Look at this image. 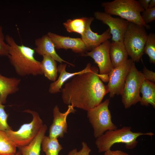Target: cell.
Masks as SVG:
<instances>
[{
  "label": "cell",
  "mask_w": 155,
  "mask_h": 155,
  "mask_svg": "<svg viewBox=\"0 0 155 155\" xmlns=\"http://www.w3.org/2000/svg\"><path fill=\"white\" fill-rule=\"evenodd\" d=\"M100 77L95 66L90 71L73 77L61 89L63 102L87 111L99 104L108 93Z\"/></svg>",
  "instance_id": "1"
},
{
  "label": "cell",
  "mask_w": 155,
  "mask_h": 155,
  "mask_svg": "<svg viewBox=\"0 0 155 155\" xmlns=\"http://www.w3.org/2000/svg\"><path fill=\"white\" fill-rule=\"evenodd\" d=\"M5 40L9 46L7 57L17 74L23 77L43 75L40 62L34 57V49L18 44L9 35L5 36Z\"/></svg>",
  "instance_id": "2"
},
{
  "label": "cell",
  "mask_w": 155,
  "mask_h": 155,
  "mask_svg": "<svg viewBox=\"0 0 155 155\" xmlns=\"http://www.w3.org/2000/svg\"><path fill=\"white\" fill-rule=\"evenodd\" d=\"M131 127L124 126L120 129L107 131L96 138L95 143L99 152H105L111 150L112 146L117 143L124 144L128 149L136 147L138 142L137 139L140 136L154 135L152 132L142 133L133 132Z\"/></svg>",
  "instance_id": "3"
},
{
  "label": "cell",
  "mask_w": 155,
  "mask_h": 155,
  "mask_svg": "<svg viewBox=\"0 0 155 155\" xmlns=\"http://www.w3.org/2000/svg\"><path fill=\"white\" fill-rule=\"evenodd\" d=\"M101 6L107 13L119 16L129 22L150 29V26L146 24L142 19L141 13L144 10L137 1L114 0L103 2Z\"/></svg>",
  "instance_id": "4"
},
{
  "label": "cell",
  "mask_w": 155,
  "mask_h": 155,
  "mask_svg": "<svg viewBox=\"0 0 155 155\" xmlns=\"http://www.w3.org/2000/svg\"><path fill=\"white\" fill-rule=\"evenodd\" d=\"M146 28L129 22L123 42L128 55L134 62H138L144 54L148 35Z\"/></svg>",
  "instance_id": "5"
},
{
  "label": "cell",
  "mask_w": 155,
  "mask_h": 155,
  "mask_svg": "<svg viewBox=\"0 0 155 155\" xmlns=\"http://www.w3.org/2000/svg\"><path fill=\"white\" fill-rule=\"evenodd\" d=\"M109 103V99H106L87 111V117L93 128L94 136L96 138L107 131L117 128L112 121L111 113L108 108Z\"/></svg>",
  "instance_id": "6"
},
{
  "label": "cell",
  "mask_w": 155,
  "mask_h": 155,
  "mask_svg": "<svg viewBox=\"0 0 155 155\" xmlns=\"http://www.w3.org/2000/svg\"><path fill=\"white\" fill-rule=\"evenodd\" d=\"M24 112L32 115V121L29 123L23 124L16 131L11 129L5 131L18 148L27 145L31 142L43 125L42 120L36 112L30 109L25 110Z\"/></svg>",
  "instance_id": "7"
},
{
  "label": "cell",
  "mask_w": 155,
  "mask_h": 155,
  "mask_svg": "<svg viewBox=\"0 0 155 155\" xmlns=\"http://www.w3.org/2000/svg\"><path fill=\"white\" fill-rule=\"evenodd\" d=\"M145 79L143 73L138 70L133 61L121 95L125 108H128L140 102L141 98L140 89Z\"/></svg>",
  "instance_id": "8"
},
{
  "label": "cell",
  "mask_w": 155,
  "mask_h": 155,
  "mask_svg": "<svg viewBox=\"0 0 155 155\" xmlns=\"http://www.w3.org/2000/svg\"><path fill=\"white\" fill-rule=\"evenodd\" d=\"M111 43L107 40L90 52L82 55L90 57L94 59L99 67L100 79L106 82H108V74L113 68L109 54Z\"/></svg>",
  "instance_id": "9"
},
{
  "label": "cell",
  "mask_w": 155,
  "mask_h": 155,
  "mask_svg": "<svg viewBox=\"0 0 155 155\" xmlns=\"http://www.w3.org/2000/svg\"><path fill=\"white\" fill-rule=\"evenodd\" d=\"M133 62L131 59H128L113 68L108 74V83L106 86L111 98L115 95L121 94Z\"/></svg>",
  "instance_id": "10"
},
{
  "label": "cell",
  "mask_w": 155,
  "mask_h": 155,
  "mask_svg": "<svg viewBox=\"0 0 155 155\" xmlns=\"http://www.w3.org/2000/svg\"><path fill=\"white\" fill-rule=\"evenodd\" d=\"M94 16L96 19L109 26L112 41L123 42L128 21L121 18L113 17L105 12L96 11Z\"/></svg>",
  "instance_id": "11"
},
{
  "label": "cell",
  "mask_w": 155,
  "mask_h": 155,
  "mask_svg": "<svg viewBox=\"0 0 155 155\" xmlns=\"http://www.w3.org/2000/svg\"><path fill=\"white\" fill-rule=\"evenodd\" d=\"M75 111L74 107L69 105L66 111L61 113L58 106L55 105L53 110V119L49 129V136L52 138L63 137L65 134L67 132V116L70 113H74Z\"/></svg>",
  "instance_id": "12"
},
{
  "label": "cell",
  "mask_w": 155,
  "mask_h": 155,
  "mask_svg": "<svg viewBox=\"0 0 155 155\" xmlns=\"http://www.w3.org/2000/svg\"><path fill=\"white\" fill-rule=\"evenodd\" d=\"M58 49H70L75 53L86 52L88 49L81 38H73L59 35L49 32L47 34Z\"/></svg>",
  "instance_id": "13"
},
{
  "label": "cell",
  "mask_w": 155,
  "mask_h": 155,
  "mask_svg": "<svg viewBox=\"0 0 155 155\" xmlns=\"http://www.w3.org/2000/svg\"><path fill=\"white\" fill-rule=\"evenodd\" d=\"M94 19V18L90 17L84 32L81 35V38L88 50L90 51L98 46L112 38L109 28L101 34H98L92 31L90 26Z\"/></svg>",
  "instance_id": "14"
},
{
  "label": "cell",
  "mask_w": 155,
  "mask_h": 155,
  "mask_svg": "<svg viewBox=\"0 0 155 155\" xmlns=\"http://www.w3.org/2000/svg\"><path fill=\"white\" fill-rule=\"evenodd\" d=\"M35 45L36 46L35 51L38 55H48L61 64L64 62L74 66L73 64L64 60L57 54L53 43L47 34L36 39Z\"/></svg>",
  "instance_id": "15"
},
{
  "label": "cell",
  "mask_w": 155,
  "mask_h": 155,
  "mask_svg": "<svg viewBox=\"0 0 155 155\" xmlns=\"http://www.w3.org/2000/svg\"><path fill=\"white\" fill-rule=\"evenodd\" d=\"M67 65V64L61 63L58 66V72L60 73L59 76L57 80L50 84L49 89L50 93L54 94L61 92L62 85L68 80L78 74L90 71L91 69V65L88 63L82 70L77 72L69 73L66 71Z\"/></svg>",
  "instance_id": "16"
},
{
  "label": "cell",
  "mask_w": 155,
  "mask_h": 155,
  "mask_svg": "<svg viewBox=\"0 0 155 155\" xmlns=\"http://www.w3.org/2000/svg\"><path fill=\"white\" fill-rule=\"evenodd\" d=\"M21 81L20 79L8 77L0 74V103L5 104L8 96L19 91Z\"/></svg>",
  "instance_id": "17"
},
{
  "label": "cell",
  "mask_w": 155,
  "mask_h": 155,
  "mask_svg": "<svg viewBox=\"0 0 155 155\" xmlns=\"http://www.w3.org/2000/svg\"><path fill=\"white\" fill-rule=\"evenodd\" d=\"M47 129L43 124L33 140L27 145L18 148L22 155H40L41 142Z\"/></svg>",
  "instance_id": "18"
},
{
  "label": "cell",
  "mask_w": 155,
  "mask_h": 155,
  "mask_svg": "<svg viewBox=\"0 0 155 155\" xmlns=\"http://www.w3.org/2000/svg\"><path fill=\"white\" fill-rule=\"evenodd\" d=\"M109 54L113 68L127 60L129 56L123 42H111Z\"/></svg>",
  "instance_id": "19"
},
{
  "label": "cell",
  "mask_w": 155,
  "mask_h": 155,
  "mask_svg": "<svg viewBox=\"0 0 155 155\" xmlns=\"http://www.w3.org/2000/svg\"><path fill=\"white\" fill-rule=\"evenodd\" d=\"M142 96L140 100L142 106H148L150 104L155 108V84L152 82L145 79L140 89Z\"/></svg>",
  "instance_id": "20"
},
{
  "label": "cell",
  "mask_w": 155,
  "mask_h": 155,
  "mask_svg": "<svg viewBox=\"0 0 155 155\" xmlns=\"http://www.w3.org/2000/svg\"><path fill=\"white\" fill-rule=\"evenodd\" d=\"M42 56L40 66L43 74L49 80L55 81L58 72L56 61L49 55H45Z\"/></svg>",
  "instance_id": "21"
},
{
  "label": "cell",
  "mask_w": 155,
  "mask_h": 155,
  "mask_svg": "<svg viewBox=\"0 0 155 155\" xmlns=\"http://www.w3.org/2000/svg\"><path fill=\"white\" fill-rule=\"evenodd\" d=\"M90 17L69 19L63 23L69 32H76L82 35L84 32Z\"/></svg>",
  "instance_id": "22"
},
{
  "label": "cell",
  "mask_w": 155,
  "mask_h": 155,
  "mask_svg": "<svg viewBox=\"0 0 155 155\" xmlns=\"http://www.w3.org/2000/svg\"><path fill=\"white\" fill-rule=\"evenodd\" d=\"M41 147L46 155H58L63 148L57 138H52L45 135L42 141Z\"/></svg>",
  "instance_id": "23"
},
{
  "label": "cell",
  "mask_w": 155,
  "mask_h": 155,
  "mask_svg": "<svg viewBox=\"0 0 155 155\" xmlns=\"http://www.w3.org/2000/svg\"><path fill=\"white\" fill-rule=\"evenodd\" d=\"M17 147L6 133L0 130V155H14Z\"/></svg>",
  "instance_id": "24"
},
{
  "label": "cell",
  "mask_w": 155,
  "mask_h": 155,
  "mask_svg": "<svg viewBox=\"0 0 155 155\" xmlns=\"http://www.w3.org/2000/svg\"><path fill=\"white\" fill-rule=\"evenodd\" d=\"M144 54L149 57V62L155 63V34L150 33L148 35L144 49Z\"/></svg>",
  "instance_id": "25"
},
{
  "label": "cell",
  "mask_w": 155,
  "mask_h": 155,
  "mask_svg": "<svg viewBox=\"0 0 155 155\" xmlns=\"http://www.w3.org/2000/svg\"><path fill=\"white\" fill-rule=\"evenodd\" d=\"M5 106L0 103V130L4 131L12 129L7 123L9 115L5 110Z\"/></svg>",
  "instance_id": "26"
},
{
  "label": "cell",
  "mask_w": 155,
  "mask_h": 155,
  "mask_svg": "<svg viewBox=\"0 0 155 155\" xmlns=\"http://www.w3.org/2000/svg\"><path fill=\"white\" fill-rule=\"evenodd\" d=\"M142 19L146 24L155 20V7L148 8L142 12Z\"/></svg>",
  "instance_id": "27"
},
{
  "label": "cell",
  "mask_w": 155,
  "mask_h": 155,
  "mask_svg": "<svg viewBox=\"0 0 155 155\" xmlns=\"http://www.w3.org/2000/svg\"><path fill=\"white\" fill-rule=\"evenodd\" d=\"M9 46L5 40L3 28L0 25V56H7L8 55Z\"/></svg>",
  "instance_id": "28"
},
{
  "label": "cell",
  "mask_w": 155,
  "mask_h": 155,
  "mask_svg": "<svg viewBox=\"0 0 155 155\" xmlns=\"http://www.w3.org/2000/svg\"><path fill=\"white\" fill-rule=\"evenodd\" d=\"M82 148L81 150L78 151L76 149L70 151L68 155H90L91 150L87 144L84 142L82 143Z\"/></svg>",
  "instance_id": "29"
},
{
  "label": "cell",
  "mask_w": 155,
  "mask_h": 155,
  "mask_svg": "<svg viewBox=\"0 0 155 155\" xmlns=\"http://www.w3.org/2000/svg\"><path fill=\"white\" fill-rule=\"evenodd\" d=\"M143 73L145 79L151 82L154 83L155 82V73L148 69L144 66Z\"/></svg>",
  "instance_id": "30"
},
{
  "label": "cell",
  "mask_w": 155,
  "mask_h": 155,
  "mask_svg": "<svg viewBox=\"0 0 155 155\" xmlns=\"http://www.w3.org/2000/svg\"><path fill=\"white\" fill-rule=\"evenodd\" d=\"M104 155H129L127 153L120 150H111L104 152Z\"/></svg>",
  "instance_id": "31"
},
{
  "label": "cell",
  "mask_w": 155,
  "mask_h": 155,
  "mask_svg": "<svg viewBox=\"0 0 155 155\" xmlns=\"http://www.w3.org/2000/svg\"><path fill=\"white\" fill-rule=\"evenodd\" d=\"M150 1V0H139L137 1L141 7L144 10H145L148 8Z\"/></svg>",
  "instance_id": "32"
},
{
  "label": "cell",
  "mask_w": 155,
  "mask_h": 155,
  "mask_svg": "<svg viewBox=\"0 0 155 155\" xmlns=\"http://www.w3.org/2000/svg\"><path fill=\"white\" fill-rule=\"evenodd\" d=\"M155 7V0H150L148 8Z\"/></svg>",
  "instance_id": "33"
},
{
  "label": "cell",
  "mask_w": 155,
  "mask_h": 155,
  "mask_svg": "<svg viewBox=\"0 0 155 155\" xmlns=\"http://www.w3.org/2000/svg\"><path fill=\"white\" fill-rule=\"evenodd\" d=\"M14 155H22V154L18 150L16 152V153Z\"/></svg>",
  "instance_id": "34"
}]
</instances>
